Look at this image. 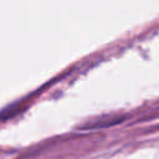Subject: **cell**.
<instances>
[{
  "label": "cell",
  "mask_w": 159,
  "mask_h": 159,
  "mask_svg": "<svg viewBox=\"0 0 159 159\" xmlns=\"http://www.w3.org/2000/svg\"><path fill=\"white\" fill-rule=\"evenodd\" d=\"M118 120H120V119L106 117V118H101V119H98V120L91 123V125H88V127H91V128H98V127H104V125H112V124L117 123Z\"/></svg>",
  "instance_id": "obj_1"
}]
</instances>
